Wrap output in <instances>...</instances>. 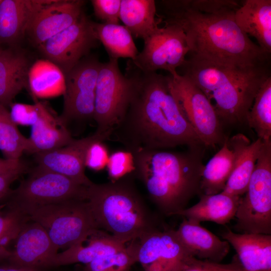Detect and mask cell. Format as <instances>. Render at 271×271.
<instances>
[{"label":"cell","instance_id":"6da1fadb","mask_svg":"<svg viewBox=\"0 0 271 271\" xmlns=\"http://www.w3.org/2000/svg\"><path fill=\"white\" fill-rule=\"evenodd\" d=\"M128 105L112 136L132 153L187 146L204 148L173 95L168 75L143 72L128 63Z\"/></svg>","mask_w":271,"mask_h":271},{"label":"cell","instance_id":"7a4b0ae2","mask_svg":"<svg viewBox=\"0 0 271 271\" xmlns=\"http://www.w3.org/2000/svg\"><path fill=\"white\" fill-rule=\"evenodd\" d=\"M166 19L184 32L189 53L214 63L237 68L270 65L265 53L234 19L240 5L231 0L161 1Z\"/></svg>","mask_w":271,"mask_h":271},{"label":"cell","instance_id":"3957f363","mask_svg":"<svg viewBox=\"0 0 271 271\" xmlns=\"http://www.w3.org/2000/svg\"><path fill=\"white\" fill-rule=\"evenodd\" d=\"M203 149H189L185 152L142 150L132 153L135 167L132 174L144 184L151 201L163 215H175L187 208L195 196L200 195Z\"/></svg>","mask_w":271,"mask_h":271},{"label":"cell","instance_id":"277c9868","mask_svg":"<svg viewBox=\"0 0 271 271\" xmlns=\"http://www.w3.org/2000/svg\"><path fill=\"white\" fill-rule=\"evenodd\" d=\"M183 75L207 96L221 122H246L255 96L270 75V66L232 67L190 55Z\"/></svg>","mask_w":271,"mask_h":271},{"label":"cell","instance_id":"5b68a950","mask_svg":"<svg viewBox=\"0 0 271 271\" xmlns=\"http://www.w3.org/2000/svg\"><path fill=\"white\" fill-rule=\"evenodd\" d=\"M133 174L88 186L86 201L98 229L126 243L165 226L137 188Z\"/></svg>","mask_w":271,"mask_h":271},{"label":"cell","instance_id":"8992f818","mask_svg":"<svg viewBox=\"0 0 271 271\" xmlns=\"http://www.w3.org/2000/svg\"><path fill=\"white\" fill-rule=\"evenodd\" d=\"M19 209L45 229L58 250H65L84 240L98 229L86 200L73 199Z\"/></svg>","mask_w":271,"mask_h":271},{"label":"cell","instance_id":"52a82bcc","mask_svg":"<svg viewBox=\"0 0 271 271\" xmlns=\"http://www.w3.org/2000/svg\"><path fill=\"white\" fill-rule=\"evenodd\" d=\"M235 215L236 231L271 234V141L263 142Z\"/></svg>","mask_w":271,"mask_h":271},{"label":"cell","instance_id":"ba28073f","mask_svg":"<svg viewBox=\"0 0 271 271\" xmlns=\"http://www.w3.org/2000/svg\"><path fill=\"white\" fill-rule=\"evenodd\" d=\"M169 87L185 119L205 147L223 144L222 122L202 90L177 72L168 75Z\"/></svg>","mask_w":271,"mask_h":271},{"label":"cell","instance_id":"9c48e42d","mask_svg":"<svg viewBox=\"0 0 271 271\" xmlns=\"http://www.w3.org/2000/svg\"><path fill=\"white\" fill-rule=\"evenodd\" d=\"M88 186L38 167L5 199L19 209L86 199Z\"/></svg>","mask_w":271,"mask_h":271},{"label":"cell","instance_id":"30bf717a","mask_svg":"<svg viewBox=\"0 0 271 271\" xmlns=\"http://www.w3.org/2000/svg\"><path fill=\"white\" fill-rule=\"evenodd\" d=\"M130 80L121 72L118 60L101 63L95 91L93 119L95 132L110 139L124 114L129 100Z\"/></svg>","mask_w":271,"mask_h":271},{"label":"cell","instance_id":"8fae6325","mask_svg":"<svg viewBox=\"0 0 271 271\" xmlns=\"http://www.w3.org/2000/svg\"><path fill=\"white\" fill-rule=\"evenodd\" d=\"M144 41L143 50L129 63L145 72L162 69L172 74L184 64L190 51L184 32L174 24L165 22Z\"/></svg>","mask_w":271,"mask_h":271},{"label":"cell","instance_id":"7c38bea8","mask_svg":"<svg viewBox=\"0 0 271 271\" xmlns=\"http://www.w3.org/2000/svg\"><path fill=\"white\" fill-rule=\"evenodd\" d=\"M101 62L85 57L65 75L62 113L58 117L65 125L70 121L93 119L95 91Z\"/></svg>","mask_w":271,"mask_h":271},{"label":"cell","instance_id":"4fadbf2b","mask_svg":"<svg viewBox=\"0 0 271 271\" xmlns=\"http://www.w3.org/2000/svg\"><path fill=\"white\" fill-rule=\"evenodd\" d=\"M93 22L83 12L72 25L38 46L47 59L65 75L96 46Z\"/></svg>","mask_w":271,"mask_h":271},{"label":"cell","instance_id":"5bb4252c","mask_svg":"<svg viewBox=\"0 0 271 271\" xmlns=\"http://www.w3.org/2000/svg\"><path fill=\"white\" fill-rule=\"evenodd\" d=\"M138 262L144 271H183L195 258L166 226L139 239Z\"/></svg>","mask_w":271,"mask_h":271},{"label":"cell","instance_id":"9a60e30c","mask_svg":"<svg viewBox=\"0 0 271 271\" xmlns=\"http://www.w3.org/2000/svg\"><path fill=\"white\" fill-rule=\"evenodd\" d=\"M107 140L106 137L95 132L87 137L74 140L63 147L36 154L37 167L68 177L89 186L92 182L85 175V157L89 146L94 142Z\"/></svg>","mask_w":271,"mask_h":271},{"label":"cell","instance_id":"2e32d148","mask_svg":"<svg viewBox=\"0 0 271 271\" xmlns=\"http://www.w3.org/2000/svg\"><path fill=\"white\" fill-rule=\"evenodd\" d=\"M45 229L39 223L25 222L7 259L10 264L32 268L52 266L58 253Z\"/></svg>","mask_w":271,"mask_h":271},{"label":"cell","instance_id":"e0dca14e","mask_svg":"<svg viewBox=\"0 0 271 271\" xmlns=\"http://www.w3.org/2000/svg\"><path fill=\"white\" fill-rule=\"evenodd\" d=\"M85 1L53 0L33 19L27 34L39 46L73 24L83 12Z\"/></svg>","mask_w":271,"mask_h":271},{"label":"cell","instance_id":"ac0fdd59","mask_svg":"<svg viewBox=\"0 0 271 271\" xmlns=\"http://www.w3.org/2000/svg\"><path fill=\"white\" fill-rule=\"evenodd\" d=\"M53 0H3L0 4V44L16 47L36 14Z\"/></svg>","mask_w":271,"mask_h":271},{"label":"cell","instance_id":"d6986e66","mask_svg":"<svg viewBox=\"0 0 271 271\" xmlns=\"http://www.w3.org/2000/svg\"><path fill=\"white\" fill-rule=\"evenodd\" d=\"M176 232L191 255L198 259L220 263L229 253V243L200 223L184 218Z\"/></svg>","mask_w":271,"mask_h":271},{"label":"cell","instance_id":"ffe728a7","mask_svg":"<svg viewBox=\"0 0 271 271\" xmlns=\"http://www.w3.org/2000/svg\"><path fill=\"white\" fill-rule=\"evenodd\" d=\"M235 250L244 271H271V234L235 233L222 234Z\"/></svg>","mask_w":271,"mask_h":271},{"label":"cell","instance_id":"44dd1931","mask_svg":"<svg viewBox=\"0 0 271 271\" xmlns=\"http://www.w3.org/2000/svg\"><path fill=\"white\" fill-rule=\"evenodd\" d=\"M77 243L55 256L52 266H60L76 263L85 265L99 257L114 253L124 249L126 243L110 233L96 229L86 239Z\"/></svg>","mask_w":271,"mask_h":271},{"label":"cell","instance_id":"7402d4cb","mask_svg":"<svg viewBox=\"0 0 271 271\" xmlns=\"http://www.w3.org/2000/svg\"><path fill=\"white\" fill-rule=\"evenodd\" d=\"M234 19L242 32L254 38L259 47L270 55V0L243 1L235 12Z\"/></svg>","mask_w":271,"mask_h":271},{"label":"cell","instance_id":"603a6c76","mask_svg":"<svg viewBox=\"0 0 271 271\" xmlns=\"http://www.w3.org/2000/svg\"><path fill=\"white\" fill-rule=\"evenodd\" d=\"M236 154L234 169L224 189L228 194L241 197L247 186L258 158L263 141L259 139L253 142L242 133L229 138Z\"/></svg>","mask_w":271,"mask_h":271},{"label":"cell","instance_id":"cb8c5ba5","mask_svg":"<svg viewBox=\"0 0 271 271\" xmlns=\"http://www.w3.org/2000/svg\"><path fill=\"white\" fill-rule=\"evenodd\" d=\"M30 63L16 47L3 49L0 53V104L11 106L22 89L28 86Z\"/></svg>","mask_w":271,"mask_h":271},{"label":"cell","instance_id":"d4e9b609","mask_svg":"<svg viewBox=\"0 0 271 271\" xmlns=\"http://www.w3.org/2000/svg\"><path fill=\"white\" fill-rule=\"evenodd\" d=\"M240 198L223 192L213 195L201 194L196 204L175 215L200 223L211 221L224 225L235 217Z\"/></svg>","mask_w":271,"mask_h":271},{"label":"cell","instance_id":"484cf974","mask_svg":"<svg viewBox=\"0 0 271 271\" xmlns=\"http://www.w3.org/2000/svg\"><path fill=\"white\" fill-rule=\"evenodd\" d=\"M29 139L30 153L35 154L63 147L74 140L67 126L41 103L39 117L32 125Z\"/></svg>","mask_w":271,"mask_h":271},{"label":"cell","instance_id":"4316f807","mask_svg":"<svg viewBox=\"0 0 271 271\" xmlns=\"http://www.w3.org/2000/svg\"><path fill=\"white\" fill-rule=\"evenodd\" d=\"M236 156L235 150L226 137L221 148L204 165L200 195L216 194L223 191L234 169Z\"/></svg>","mask_w":271,"mask_h":271},{"label":"cell","instance_id":"83f0119b","mask_svg":"<svg viewBox=\"0 0 271 271\" xmlns=\"http://www.w3.org/2000/svg\"><path fill=\"white\" fill-rule=\"evenodd\" d=\"M154 0H121L119 18L132 37L143 40L159 27Z\"/></svg>","mask_w":271,"mask_h":271},{"label":"cell","instance_id":"f1b7e54d","mask_svg":"<svg viewBox=\"0 0 271 271\" xmlns=\"http://www.w3.org/2000/svg\"><path fill=\"white\" fill-rule=\"evenodd\" d=\"M28 86L36 97L48 98L64 94L65 75L57 65L50 60H38L29 68Z\"/></svg>","mask_w":271,"mask_h":271},{"label":"cell","instance_id":"f546056e","mask_svg":"<svg viewBox=\"0 0 271 271\" xmlns=\"http://www.w3.org/2000/svg\"><path fill=\"white\" fill-rule=\"evenodd\" d=\"M93 26L95 36L104 46L109 59L133 60L138 54L132 37L124 26L95 22Z\"/></svg>","mask_w":271,"mask_h":271},{"label":"cell","instance_id":"4dcf8cb0","mask_svg":"<svg viewBox=\"0 0 271 271\" xmlns=\"http://www.w3.org/2000/svg\"><path fill=\"white\" fill-rule=\"evenodd\" d=\"M246 123L263 142L271 141V77L257 91L248 112Z\"/></svg>","mask_w":271,"mask_h":271},{"label":"cell","instance_id":"1f68e13d","mask_svg":"<svg viewBox=\"0 0 271 271\" xmlns=\"http://www.w3.org/2000/svg\"><path fill=\"white\" fill-rule=\"evenodd\" d=\"M30 143L19 131L7 107L0 104V151L5 159L20 160L24 152L30 153Z\"/></svg>","mask_w":271,"mask_h":271},{"label":"cell","instance_id":"d6a6232c","mask_svg":"<svg viewBox=\"0 0 271 271\" xmlns=\"http://www.w3.org/2000/svg\"><path fill=\"white\" fill-rule=\"evenodd\" d=\"M27 216L19 209L6 201L0 205V260L7 259L10 242L15 240Z\"/></svg>","mask_w":271,"mask_h":271},{"label":"cell","instance_id":"836d02e7","mask_svg":"<svg viewBox=\"0 0 271 271\" xmlns=\"http://www.w3.org/2000/svg\"><path fill=\"white\" fill-rule=\"evenodd\" d=\"M139 239L131 241L123 250L97 258L85 265L84 271H129L138 262Z\"/></svg>","mask_w":271,"mask_h":271},{"label":"cell","instance_id":"e575fe53","mask_svg":"<svg viewBox=\"0 0 271 271\" xmlns=\"http://www.w3.org/2000/svg\"><path fill=\"white\" fill-rule=\"evenodd\" d=\"M106 168L112 181L132 174L135 168L133 154L126 150L112 153L109 155Z\"/></svg>","mask_w":271,"mask_h":271},{"label":"cell","instance_id":"d590c367","mask_svg":"<svg viewBox=\"0 0 271 271\" xmlns=\"http://www.w3.org/2000/svg\"><path fill=\"white\" fill-rule=\"evenodd\" d=\"M95 16L103 23L119 24L121 0H92Z\"/></svg>","mask_w":271,"mask_h":271},{"label":"cell","instance_id":"8d00e7d4","mask_svg":"<svg viewBox=\"0 0 271 271\" xmlns=\"http://www.w3.org/2000/svg\"><path fill=\"white\" fill-rule=\"evenodd\" d=\"M40 106L39 102L33 105L13 103L10 115L16 124L32 125L39 117Z\"/></svg>","mask_w":271,"mask_h":271},{"label":"cell","instance_id":"74e56055","mask_svg":"<svg viewBox=\"0 0 271 271\" xmlns=\"http://www.w3.org/2000/svg\"><path fill=\"white\" fill-rule=\"evenodd\" d=\"M104 141L93 143L88 148L85 157V167L94 171H100L106 167L109 153Z\"/></svg>","mask_w":271,"mask_h":271},{"label":"cell","instance_id":"f35d334b","mask_svg":"<svg viewBox=\"0 0 271 271\" xmlns=\"http://www.w3.org/2000/svg\"><path fill=\"white\" fill-rule=\"evenodd\" d=\"M27 170L25 163L21 166L0 174V201L5 200L9 195L12 184Z\"/></svg>","mask_w":271,"mask_h":271},{"label":"cell","instance_id":"ab89813d","mask_svg":"<svg viewBox=\"0 0 271 271\" xmlns=\"http://www.w3.org/2000/svg\"><path fill=\"white\" fill-rule=\"evenodd\" d=\"M202 263L211 271H244L240 266L234 264H224L204 260Z\"/></svg>","mask_w":271,"mask_h":271},{"label":"cell","instance_id":"60d3db41","mask_svg":"<svg viewBox=\"0 0 271 271\" xmlns=\"http://www.w3.org/2000/svg\"><path fill=\"white\" fill-rule=\"evenodd\" d=\"M24 163L21 159L12 160L0 158V174L17 168Z\"/></svg>","mask_w":271,"mask_h":271},{"label":"cell","instance_id":"b9f144b4","mask_svg":"<svg viewBox=\"0 0 271 271\" xmlns=\"http://www.w3.org/2000/svg\"><path fill=\"white\" fill-rule=\"evenodd\" d=\"M183 271H211L202 263V260L195 258Z\"/></svg>","mask_w":271,"mask_h":271},{"label":"cell","instance_id":"7bdbcfd3","mask_svg":"<svg viewBox=\"0 0 271 271\" xmlns=\"http://www.w3.org/2000/svg\"><path fill=\"white\" fill-rule=\"evenodd\" d=\"M0 271H40L38 269L17 266L10 264L0 266Z\"/></svg>","mask_w":271,"mask_h":271},{"label":"cell","instance_id":"ee69618b","mask_svg":"<svg viewBox=\"0 0 271 271\" xmlns=\"http://www.w3.org/2000/svg\"><path fill=\"white\" fill-rule=\"evenodd\" d=\"M3 48L2 47V45L0 44V53L2 52V51H3Z\"/></svg>","mask_w":271,"mask_h":271},{"label":"cell","instance_id":"f6af8a7d","mask_svg":"<svg viewBox=\"0 0 271 271\" xmlns=\"http://www.w3.org/2000/svg\"><path fill=\"white\" fill-rule=\"evenodd\" d=\"M2 2H3V0H0V4L2 3Z\"/></svg>","mask_w":271,"mask_h":271},{"label":"cell","instance_id":"bcb514c9","mask_svg":"<svg viewBox=\"0 0 271 271\" xmlns=\"http://www.w3.org/2000/svg\"><path fill=\"white\" fill-rule=\"evenodd\" d=\"M130 271V270H129Z\"/></svg>","mask_w":271,"mask_h":271}]
</instances>
